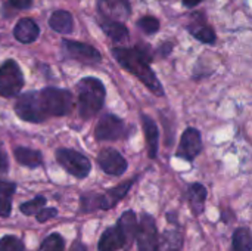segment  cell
Wrapping results in <instances>:
<instances>
[{"mask_svg": "<svg viewBox=\"0 0 252 251\" xmlns=\"http://www.w3.org/2000/svg\"><path fill=\"white\" fill-rule=\"evenodd\" d=\"M0 251H24V244L13 235H4L0 238Z\"/></svg>", "mask_w": 252, "mask_h": 251, "instance_id": "29", "label": "cell"}, {"mask_svg": "<svg viewBox=\"0 0 252 251\" xmlns=\"http://www.w3.org/2000/svg\"><path fill=\"white\" fill-rule=\"evenodd\" d=\"M9 167V160H7V154L6 151L0 146V175L6 173Z\"/></svg>", "mask_w": 252, "mask_h": 251, "instance_id": "32", "label": "cell"}, {"mask_svg": "<svg viewBox=\"0 0 252 251\" xmlns=\"http://www.w3.org/2000/svg\"><path fill=\"white\" fill-rule=\"evenodd\" d=\"M133 183H134V180H128V182H124L112 189H108L105 194H100V210H109V209L115 207L117 203H120L127 195V192L130 191Z\"/></svg>", "mask_w": 252, "mask_h": 251, "instance_id": "15", "label": "cell"}, {"mask_svg": "<svg viewBox=\"0 0 252 251\" xmlns=\"http://www.w3.org/2000/svg\"><path fill=\"white\" fill-rule=\"evenodd\" d=\"M183 247V237L177 228L167 229L162 234V238L159 241L158 250L159 251H182Z\"/></svg>", "mask_w": 252, "mask_h": 251, "instance_id": "21", "label": "cell"}, {"mask_svg": "<svg viewBox=\"0 0 252 251\" xmlns=\"http://www.w3.org/2000/svg\"><path fill=\"white\" fill-rule=\"evenodd\" d=\"M96 6L100 19L124 22L131 16L130 0H97Z\"/></svg>", "mask_w": 252, "mask_h": 251, "instance_id": "7", "label": "cell"}, {"mask_svg": "<svg viewBox=\"0 0 252 251\" xmlns=\"http://www.w3.org/2000/svg\"><path fill=\"white\" fill-rule=\"evenodd\" d=\"M99 27L102 28V31L112 40L117 43H126L130 37L128 28L124 22H115V21H106V19H100L99 18Z\"/></svg>", "mask_w": 252, "mask_h": 251, "instance_id": "17", "label": "cell"}, {"mask_svg": "<svg viewBox=\"0 0 252 251\" xmlns=\"http://www.w3.org/2000/svg\"><path fill=\"white\" fill-rule=\"evenodd\" d=\"M204 0H183V4L186 7H196L198 4H201Z\"/></svg>", "mask_w": 252, "mask_h": 251, "instance_id": "34", "label": "cell"}, {"mask_svg": "<svg viewBox=\"0 0 252 251\" xmlns=\"http://www.w3.org/2000/svg\"><path fill=\"white\" fill-rule=\"evenodd\" d=\"M97 163L102 170L112 176H121L127 170L126 158L114 148H105L97 155Z\"/></svg>", "mask_w": 252, "mask_h": 251, "instance_id": "11", "label": "cell"}, {"mask_svg": "<svg viewBox=\"0 0 252 251\" xmlns=\"http://www.w3.org/2000/svg\"><path fill=\"white\" fill-rule=\"evenodd\" d=\"M16 191V185L10 182H0V216H10L12 210V197Z\"/></svg>", "mask_w": 252, "mask_h": 251, "instance_id": "22", "label": "cell"}, {"mask_svg": "<svg viewBox=\"0 0 252 251\" xmlns=\"http://www.w3.org/2000/svg\"><path fill=\"white\" fill-rule=\"evenodd\" d=\"M112 56L115 61L130 74L137 77L154 95L164 96V89L161 81L158 80L157 74L151 68L152 56L149 49L145 46H134V47H114Z\"/></svg>", "mask_w": 252, "mask_h": 251, "instance_id": "1", "label": "cell"}, {"mask_svg": "<svg viewBox=\"0 0 252 251\" xmlns=\"http://www.w3.org/2000/svg\"><path fill=\"white\" fill-rule=\"evenodd\" d=\"M13 154H15V158H16V161L19 164H22L25 167H30V169H35L43 163L41 152L30 149V148L18 146V148H15Z\"/></svg>", "mask_w": 252, "mask_h": 251, "instance_id": "19", "label": "cell"}, {"mask_svg": "<svg viewBox=\"0 0 252 251\" xmlns=\"http://www.w3.org/2000/svg\"><path fill=\"white\" fill-rule=\"evenodd\" d=\"M24 87V74L16 61L7 59L0 67V96L13 98Z\"/></svg>", "mask_w": 252, "mask_h": 251, "instance_id": "4", "label": "cell"}, {"mask_svg": "<svg viewBox=\"0 0 252 251\" xmlns=\"http://www.w3.org/2000/svg\"><path fill=\"white\" fill-rule=\"evenodd\" d=\"M63 249H65L63 238L59 234H52L41 243L38 251H63Z\"/></svg>", "mask_w": 252, "mask_h": 251, "instance_id": "26", "label": "cell"}, {"mask_svg": "<svg viewBox=\"0 0 252 251\" xmlns=\"http://www.w3.org/2000/svg\"><path fill=\"white\" fill-rule=\"evenodd\" d=\"M37 101L40 107V112L43 118L49 117H62L71 112L74 107V98L69 90L46 87L43 90H37Z\"/></svg>", "mask_w": 252, "mask_h": 251, "instance_id": "3", "label": "cell"}, {"mask_svg": "<svg viewBox=\"0 0 252 251\" xmlns=\"http://www.w3.org/2000/svg\"><path fill=\"white\" fill-rule=\"evenodd\" d=\"M233 250L235 251H251V234L247 228H239L233 234Z\"/></svg>", "mask_w": 252, "mask_h": 251, "instance_id": "24", "label": "cell"}, {"mask_svg": "<svg viewBox=\"0 0 252 251\" xmlns=\"http://www.w3.org/2000/svg\"><path fill=\"white\" fill-rule=\"evenodd\" d=\"M49 27L58 34H71L74 30V16L68 10H55L49 18Z\"/></svg>", "mask_w": 252, "mask_h": 251, "instance_id": "16", "label": "cell"}, {"mask_svg": "<svg viewBox=\"0 0 252 251\" xmlns=\"http://www.w3.org/2000/svg\"><path fill=\"white\" fill-rule=\"evenodd\" d=\"M188 198H189L190 209H192L193 215L199 216L204 212V206H205V200H207V189L201 183H193L189 186Z\"/></svg>", "mask_w": 252, "mask_h": 251, "instance_id": "20", "label": "cell"}, {"mask_svg": "<svg viewBox=\"0 0 252 251\" xmlns=\"http://www.w3.org/2000/svg\"><path fill=\"white\" fill-rule=\"evenodd\" d=\"M204 15L201 16V19H195L192 21V24L188 25V30L189 33L201 43H205V44H214L216 40H217V36H216V31L213 30V27H210L207 24V21H204Z\"/></svg>", "mask_w": 252, "mask_h": 251, "instance_id": "14", "label": "cell"}, {"mask_svg": "<svg viewBox=\"0 0 252 251\" xmlns=\"http://www.w3.org/2000/svg\"><path fill=\"white\" fill-rule=\"evenodd\" d=\"M202 151V139H201V133L189 127L185 130V133L182 135V141L179 143L177 152L176 155L179 158H183L186 161H192L198 157V154Z\"/></svg>", "mask_w": 252, "mask_h": 251, "instance_id": "10", "label": "cell"}, {"mask_svg": "<svg viewBox=\"0 0 252 251\" xmlns=\"http://www.w3.org/2000/svg\"><path fill=\"white\" fill-rule=\"evenodd\" d=\"M40 36V27L32 18H21L13 27V37L24 44L34 43Z\"/></svg>", "mask_w": 252, "mask_h": 251, "instance_id": "12", "label": "cell"}, {"mask_svg": "<svg viewBox=\"0 0 252 251\" xmlns=\"http://www.w3.org/2000/svg\"><path fill=\"white\" fill-rule=\"evenodd\" d=\"M56 160L68 173H71L72 176H75L78 179L87 178V175L90 173V169H92L89 158H86L83 154H80L74 149H68V148L58 149Z\"/></svg>", "mask_w": 252, "mask_h": 251, "instance_id": "6", "label": "cell"}, {"mask_svg": "<svg viewBox=\"0 0 252 251\" xmlns=\"http://www.w3.org/2000/svg\"><path fill=\"white\" fill-rule=\"evenodd\" d=\"M100 209V194L87 192L81 197V210L83 212H94Z\"/></svg>", "mask_w": 252, "mask_h": 251, "instance_id": "27", "label": "cell"}, {"mask_svg": "<svg viewBox=\"0 0 252 251\" xmlns=\"http://www.w3.org/2000/svg\"><path fill=\"white\" fill-rule=\"evenodd\" d=\"M9 3L18 10H25L32 6V0H9Z\"/></svg>", "mask_w": 252, "mask_h": 251, "instance_id": "31", "label": "cell"}, {"mask_svg": "<svg viewBox=\"0 0 252 251\" xmlns=\"http://www.w3.org/2000/svg\"><path fill=\"white\" fill-rule=\"evenodd\" d=\"M56 215H58V210H56V209H44V210H40V212L37 213V222L44 223V222H47L49 219L55 217Z\"/></svg>", "mask_w": 252, "mask_h": 251, "instance_id": "30", "label": "cell"}, {"mask_svg": "<svg viewBox=\"0 0 252 251\" xmlns=\"http://www.w3.org/2000/svg\"><path fill=\"white\" fill-rule=\"evenodd\" d=\"M117 225H120V228L123 229V232H124V235H126L128 244H130V243L133 241V238L136 237V232H137L136 215H134L133 212H126V213L123 215V217L118 220Z\"/></svg>", "mask_w": 252, "mask_h": 251, "instance_id": "23", "label": "cell"}, {"mask_svg": "<svg viewBox=\"0 0 252 251\" xmlns=\"http://www.w3.org/2000/svg\"><path fill=\"white\" fill-rule=\"evenodd\" d=\"M142 124H143V130H145V136L148 142V154L151 158H155L158 155V139H159L158 127L155 121L146 114H142Z\"/></svg>", "mask_w": 252, "mask_h": 251, "instance_id": "18", "label": "cell"}, {"mask_svg": "<svg viewBox=\"0 0 252 251\" xmlns=\"http://www.w3.org/2000/svg\"><path fill=\"white\" fill-rule=\"evenodd\" d=\"M71 251H87V247L81 241H75L71 247Z\"/></svg>", "mask_w": 252, "mask_h": 251, "instance_id": "33", "label": "cell"}, {"mask_svg": "<svg viewBox=\"0 0 252 251\" xmlns=\"http://www.w3.org/2000/svg\"><path fill=\"white\" fill-rule=\"evenodd\" d=\"M44 204H46V198H44V197H35L34 200L24 203L19 209H21V212H22L25 216H34V215L37 216V213H38L40 210H43Z\"/></svg>", "mask_w": 252, "mask_h": 251, "instance_id": "28", "label": "cell"}, {"mask_svg": "<svg viewBox=\"0 0 252 251\" xmlns=\"http://www.w3.org/2000/svg\"><path fill=\"white\" fill-rule=\"evenodd\" d=\"M126 135V123L117 115H103L96 126V139L99 141H117Z\"/></svg>", "mask_w": 252, "mask_h": 251, "instance_id": "9", "label": "cell"}, {"mask_svg": "<svg viewBox=\"0 0 252 251\" xmlns=\"http://www.w3.org/2000/svg\"><path fill=\"white\" fill-rule=\"evenodd\" d=\"M78 111L84 120L94 117L103 107L106 90L103 83L96 77H84L77 84Z\"/></svg>", "mask_w": 252, "mask_h": 251, "instance_id": "2", "label": "cell"}, {"mask_svg": "<svg viewBox=\"0 0 252 251\" xmlns=\"http://www.w3.org/2000/svg\"><path fill=\"white\" fill-rule=\"evenodd\" d=\"M61 49H62L63 58L74 59V61H78L86 65H96L102 61L100 52L87 43L63 38L61 41Z\"/></svg>", "mask_w": 252, "mask_h": 251, "instance_id": "5", "label": "cell"}, {"mask_svg": "<svg viewBox=\"0 0 252 251\" xmlns=\"http://www.w3.org/2000/svg\"><path fill=\"white\" fill-rule=\"evenodd\" d=\"M136 238H137V249L139 251H159V240H158V231H157V225L152 216L149 215H143L140 225L137 226V232H136Z\"/></svg>", "mask_w": 252, "mask_h": 251, "instance_id": "8", "label": "cell"}, {"mask_svg": "<svg viewBox=\"0 0 252 251\" xmlns=\"http://www.w3.org/2000/svg\"><path fill=\"white\" fill-rule=\"evenodd\" d=\"M137 27H139L145 34L152 36V34H155V33L159 30L161 22H159L158 18H155V16H152V15H146V16H142V18L137 21Z\"/></svg>", "mask_w": 252, "mask_h": 251, "instance_id": "25", "label": "cell"}, {"mask_svg": "<svg viewBox=\"0 0 252 251\" xmlns=\"http://www.w3.org/2000/svg\"><path fill=\"white\" fill-rule=\"evenodd\" d=\"M128 244L123 229L120 228V225H117L115 228H109L106 229L97 244V250L99 251H118L123 247H126Z\"/></svg>", "mask_w": 252, "mask_h": 251, "instance_id": "13", "label": "cell"}]
</instances>
